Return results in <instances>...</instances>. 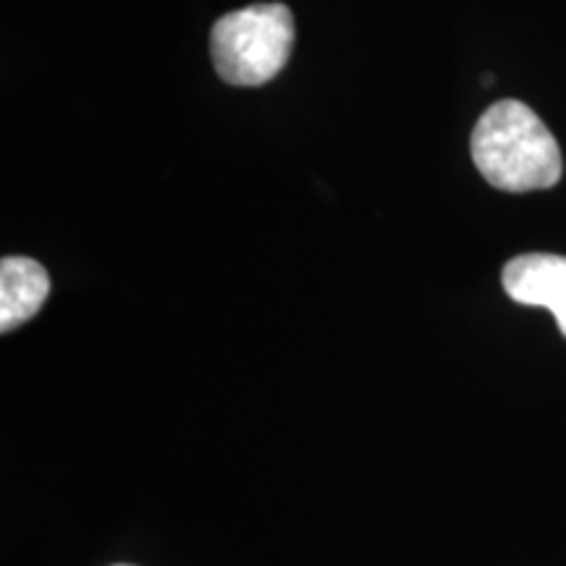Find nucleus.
Masks as SVG:
<instances>
[{
	"label": "nucleus",
	"instance_id": "1",
	"mask_svg": "<svg viewBox=\"0 0 566 566\" xmlns=\"http://www.w3.org/2000/svg\"><path fill=\"white\" fill-rule=\"evenodd\" d=\"M470 150L483 179L504 192L551 189L564 171L556 137L520 101L491 105L472 132Z\"/></svg>",
	"mask_w": 566,
	"mask_h": 566
},
{
	"label": "nucleus",
	"instance_id": "2",
	"mask_svg": "<svg viewBox=\"0 0 566 566\" xmlns=\"http://www.w3.org/2000/svg\"><path fill=\"white\" fill-rule=\"evenodd\" d=\"M294 45V17L283 3H258L216 21L210 51L221 80L239 87L271 82Z\"/></svg>",
	"mask_w": 566,
	"mask_h": 566
},
{
	"label": "nucleus",
	"instance_id": "3",
	"mask_svg": "<svg viewBox=\"0 0 566 566\" xmlns=\"http://www.w3.org/2000/svg\"><path fill=\"white\" fill-rule=\"evenodd\" d=\"M501 283L514 302L551 310L566 336V258L543 252L520 254L506 263Z\"/></svg>",
	"mask_w": 566,
	"mask_h": 566
},
{
	"label": "nucleus",
	"instance_id": "4",
	"mask_svg": "<svg viewBox=\"0 0 566 566\" xmlns=\"http://www.w3.org/2000/svg\"><path fill=\"white\" fill-rule=\"evenodd\" d=\"M51 294L45 268L30 258H6L0 263V331L19 328L40 313Z\"/></svg>",
	"mask_w": 566,
	"mask_h": 566
},
{
	"label": "nucleus",
	"instance_id": "5",
	"mask_svg": "<svg viewBox=\"0 0 566 566\" xmlns=\"http://www.w3.org/2000/svg\"><path fill=\"white\" fill-rule=\"evenodd\" d=\"M113 566H134V564H113Z\"/></svg>",
	"mask_w": 566,
	"mask_h": 566
}]
</instances>
